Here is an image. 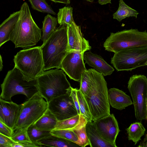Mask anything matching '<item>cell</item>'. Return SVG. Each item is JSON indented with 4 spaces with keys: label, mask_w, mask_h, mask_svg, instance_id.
<instances>
[{
    "label": "cell",
    "mask_w": 147,
    "mask_h": 147,
    "mask_svg": "<svg viewBox=\"0 0 147 147\" xmlns=\"http://www.w3.org/2000/svg\"><path fill=\"white\" fill-rule=\"evenodd\" d=\"M80 90L89 107L92 121L110 114L107 83L103 75L94 69H86L83 73Z\"/></svg>",
    "instance_id": "6da1fadb"
},
{
    "label": "cell",
    "mask_w": 147,
    "mask_h": 147,
    "mask_svg": "<svg viewBox=\"0 0 147 147\" xmlns=\"http://www.w3.org/2000/svg\"><path fill=\"white\" fill-rule=\"evenodd\" d=\"M20 11L19 19L11 33L9 40L15 48L25 49L36 45L41 39V30L33 19L26 2L22 5Z\"/></svg>",
    "instance_id": "7a4b0ae2"
},
{
    "label": "cell",
    "mask_w": 147,
    "mask_h": 147,
    "mask_svg": "<svg viewBox=\"0 0 147 147\" xmlns=\"http://www.w3.org/2000/svg\"><path fill=\"white\" fill-rule=\"evenodd\" d=\"M40 47L44 71L54 68L61 69L62 62L68 52L67 26L60 25Z\"/></svg>",
    "instance_id": "3957f363"
},
{
    "label": "cell",
    "mask_w": 147,
    "mask_h": 147,
    "mask_svg": "<svg viewBox=\"0 0 147 147\" xmlns=\"http://www.w3.org/2000/svg\"><path fill=\"white\" fill-rule=\"evenodd\" d=\"M0 98L11 101V98L19 94L29 99L38 92L36 80L30 79L15 67L9 71L1 84Z\"/></svg>",
    "instance_id": "277c9868"
},
{
    "label": "cell",
    "mask_w": 147,
    "mask_h": 147,
    "mask_svg": "<svg viewBox=\"0 0 147 147\" xmlns=\"http://www.w3.org/2000/svg\"><path fill=\"white\" fill-rule=\"evenodd\" d=\"M64 72L57 68L44 71L36 79L38 92L48 103L71 91L72 87Z\"/></svg>",
    "instance_id": "5b68a950"
},
{
    "label": "cell",
    "mask_w": 147,
    "mask_h": 147,
    "mask_svg": "<svg viewBox=\"0 0 147 147\" xmlns=\"http://www.w3.org/2000/svg\"><path fill=\"white\" fill-rule=\"evenodd\" d=\"M13 61L14 67L32 80H36L45 71L40 46L20 51L14 56Z\"/></svg>",
    "instance_id": "8992f818"
},
{
    "label": "cell",
    "mask_w": 147,
    "mask_h": 147,
    "mask_svg": "<svg viewBox=\"0 0 147 147\" xmlns=\"http://www.w3.org/2000/svg\"><path fill=\"white\" fill-rule=\"evenodd\" d=\"M103 46L105 50L114 53L125 49L147 47V32L131 29L111 33Z\"/></svg>",
    "instance_id": "52a82bcc"
},
{
    "label": "cell",
    "mask_w": 147,
    "mask_h": 147,
    "mask_svg": "<svg viewBox=\"0 0 147 147\" xmlns=\"http://www.w3.org/2000/svg\"><path fill=\"white\" fill-rule=\"evenodd\" d=\"M38 92L22 104L14 131L19 129H27L35 123L48 108V103Z\"/></svg>",
    "instance_id": "ba28073f"
},
{
    "label": "cell",
    "mask_w": 147,
    "mask_h": 147,
    "mask_svg": "<svg viewBox=\"0 0 147 147\" xmlns=\"http://www.w3.org/2000/svg\"><path fill=\"white\" fill-rule=\"evenodd\" d=\"M111 63L118 71H131L145 65L147 61V47L125 49L114 53Z\"/></svg>",
    "instance_id": "9c48e42d"
},
{
    "label": "cell",
    "mask_w": 147,
    "mask_h": 147,
    "mask_svg": "<svg viewBox=\"0 0 147 147\" xmlns=\"http://www.w3.org/2000/svg\"><path fill=\"white\" fill-rule=\"evenodd\" d=\"M128 88L132 98L135 116L141 121L147 120V78L144 75H134L130 77Z\"/></svg>",
    "instance_id": "30bf717a"
},
{
    "label": "cell",
    "mask_w": 147,
    "mask_h": 147,
    "mask_svg": "<svg viewBox=\"0 0 147 147\" xmlns=\"http://www.w3.org/2000/svg\"><path fill=\"white\" fill-rule=\"evenodd\" d=\"M84 53L75 50L69 51L61 65V69L70 79L80 82L83 73L87 69L84 62Z\"/></svg>",
    "instance_id": "8fae6325"
},
{
    "label": "cell",
    "mask_w": 147,
    "mask_h": 147,
    "mask_svg": "<svg viewBox=\"0 0 147 147\" xmlns=\"http://www.w3.org/2000/svg\"><path fill=\"white\" fill-rule=\"evenodd\" d=\"M71 92L54 98L48 103V109L58 121L67 119L78 114Z\"/></svg>",
    "instance_id": "7c38bea8"
},
{
    "label": "cell",
    "mask_w": 147,
    "mask_h": 147,
    "mask_svg": "<svg viewBox=\"0 0 147 147\" xmlns=\"http://www.w3.org/2000/svg\"><path fill=\"white\" fill-rule=\"evenodd\" d=\"M93 122L102 138L116 145L115 141L120 130L114 115L110 114Z\"/></svg>",
    "instance_id": "4fadbf2b"
},
{
    "label": "cell",
    "mask_w": 147,
    "mask_h": 147,
    "mask_svg": "<svg viewBox=\"0 0 147 147\" xmlns=\"http://www.w3.org/2000/svg\"><path fill=\"white\" fill-rule=\"evenodd\" d=\"M68 51L75 50L85 53L91 49L89 42L83 37L80 26L74 21L71 25L67 26Z\"/></svg>",
    "instance_id": "5bb4252c"
},
{
    "label": "cell",
    "mask_w": 147,
    "mask_h": 147,
    "mask_svg": "<svg viewBox=\"0 0 147 147\" xmlns=\"http://www.w3.org/2000/svg\"><path fill=\"white\" fill-rule=\"evenodd\" d=\"M21 106L22 104L0 98V120L14 130Z\"/></svg>",
    "instance_id": "9a60e30c"
},
{
    "label": "cell",
    "mask_w": 147,
    "mask_h": 147,
    "mask_svg": "<svg viewBox=\"0 0 147 147\" xmlns=\"http://www.w3.org/2000/svg\"><path fill=\"white\" fill-rule=\"evenodd\" d=\"M84 60L86 63L103 76L110 75L114 71L113 67L109 65L101 56L90 51L84 53Z\"/></svg>",
    "instance_id": "2e32d148"
},
{
    "label": "cell",
    "mask_w": 147,
    "mask_h": 147,
    "mask_svg": "<svg viewBox=\"0 0 147 147\" xmlns=\"http://www.w3.org/2000/svg\"><path fill=\"white\" fill-rule=\"evenodd\" d=\"M108 98L110 105L119 110H122L133 104L129 96L122 90L115 88L108 90Z\"/></svg>",
    "instance_id": "e0dca14e"
},
{
    "label": "cell",
    "mask_w": 147,
    "mask_h": 147,
    "mask_svg": "<svg viewBox=\"0 0 147 147\" xmlns=\"http://www.w3.org/2000/svg\"><path fill=\"white\" fill-rule=\"evenodd\" d=\"M87 134L91 147H117L102 138L93 121H88L86 126Z\"/></svg>",
    "instance_id": "ac0fdd59"
},
{
    "label": "cell",
    "mask_w": 147,
    "mask_h": 147,
    "mask_svg": "<svg viewBox=\"0 0 147 147\" xmlns=\"http://www.w3.org/2000/svg\"><path fill=\"white\" fill-rule=\"evenodd\" d=\"M20 14V10L14 12L0 24V47L10 40V35L19 19Z\"/></svg>",
    "instance_id": "d6986e66"
},
{
    "label": "cell",
    "mask_w": 147,
    "mask_h": 147,
    "mask_svg": "<svg viewBox=\"0 0 147 147\" xmlns=\"http://www.w3.org/2000/svg\"><path fill=\"white\" fill-rule=\"evenodd\" d=\"M87 121L82 114L61 121H58L55 129H77L86 125Z\"/></svg>",
    "instance_id": "ffe728a7"
},
{
    "label": "cell",
    "mask_w": 147,
    "mask_h": 147,
    "mask_svg": "<svg viewBox=\"0 0 147 147\" xmlns=\"http://www.w3.org/2000/svg\"><path fill=\"white\" fill-rule=\"evenodd\" d=\"M38 143L42 147H80L79 145L71 141L52 134L39 140Z\"/></svg>",
    "instance_id": "44dd1931"
},
{
    "label": "cell",
    "mask_w": 147,
    "mask_h": 147,
    "mask_svg": "<svg viewBox=\"0 0 147 147\" xmlns=\"http://www.w3.org/2000/svg\"><path fill=\"white\" fill-rule=\"evenodd\" d=\"M58 121L55 116L48 108L34 124L38 128L51 131L55 129Z\"/></svg>",
    "instance_id": "7402d4cb"
},
{
    "label": "cell",
    "mask_w": 147,
    "mask_h": 147,
    "mask_svg": "<svg viewBox=\"0 0 147 147\" xmlns=\"http://www.w3.org/2000/svg\"><path fill=\"white\" fill-rule=\"evenodd\" d=\"M57 18L49 14L45 17L42 22V34L41 39L45 43L57 30Z\"/></svg>",
    "instance_id": "603a6c76"
},
{
    "label": "cell",
    "mask_w": 147,
    "mask_h": 147,
    "mask_svg": "<svg viewBox=\"0 0 147 147\" xmlns=\"http://www.w3.org/2000/svg\"><path fill=\"white\" fill-rule=\"evenodd\" d=\"M126 130L128 140L132 141L135 145L141 140V138L144 134L146 129L141 122H136L131 123Z\"/></svg>",
    "instance_id": "cb8c5ba5"
},
{
    "label": "cell",
    "mask_w": 147,
    "mask_h": 147,
    "mask_svg": "<svg viewBox=\"0 0 147 147\" xmlns=\"http://www.w3.org/2000/svg\"><path fill=\"white\" fill-rule=\"evenodd\" d=\"M119 7L117 11L113 14V18L121 22L127 17H134L137 18L139 13L128 6L123 0L119 1Z\"/></svg>",
    "instance_id": "d4e9b609"
},
{
    "label": "cell",
    "mask_w": 147,
    "mask_h": 147,
    "mask_svg": "<svg viewBox=\"0 0 147 147\" xmlns=\"http://www.w3.org/2000/svg\"><path fill=\"white\" fill-rule=\"evenodd\" d=\"M51 131L45 130L36 127L34 124L28 128V134L31 142L37 147H42L38 144V141L43 138L52 135Z\"/></svg>",
    "instance_id": "484cf974"
},
{
    "label": "cell",
    "mask_w": 147,
    "mask_h": 147,
    "mask_svg": "<svg viewBox=\"0 0 147 147\" xmlns=\"http://www.w3.org/2000/svg\"><path fill=\"white\" fill-rule=\"evenodd\" d=\"M72 7L65 6L59 9L57 13L58 23L60 25H71L74 22Z\"/></svg>",
    "instance_id": "4316f807"
},
{
    "label": "cell",
    "mask_w": 147,
    "mask_h": 147,
    "mask_svg": "<svg viewBox=\"0 0 147 147\" xmlns=\"http://www.w3.org/2000/svg\"><path fill=\"white\" fill-rule=\"evenodd\" d=\"M77 94L81 114L88 121H92V115L84 95L79 89H77Z\"/></svg>",
    "instance_id": "83f0119b"
},
{
    "label": "cell",
    "mask_w": 147,
    "mask_h": 147,
    "mask_svg": "<svg viewBox=\"0 0 147 147\" xmlns=\"http://www.w3.org/2000/svg\"><path fill=\"white\" fill-rule=\"evenodd\" d=\"M28 0L33 9L43 13H47L54 15L56 14V13L46 0Z\"/></svg>",
    "instance_id": "f1b7e54d"
},
{
    "label": "cell",
    "mask_w": 147,
    "mask_h": 147,
    "mask_svg": "<svg viewBox=\"0 0 147 147\" xmlns=\"http://www.w3.org/2000/svg\"><path fill=\"white\" fill-rule=\"evenodd\" d=\"M51 132L53 135L68 140L79 145V144L78 139L73 130L68 129H54L51 131Z\"/></svg>",
    "instance_id": "f546056e"
},
{
    "label": "cell",
    "mask_w": 147,
    "mask_h": 147,
    "mask_svg": "<svg viewBox=\"0 0 147 147\" xmlns=\"http://www.w3.org/2000/svg\"><path fill=\"white\" fill-rule=\"evenodd\" d=\"M86 126L73 130L78 139L79 145L80 147H85L90 145L89 141L86 131Z\"/></svg>",
    "instance_id": "4dcf8cb0"
},
{
    "label": "cell",
    "mask_w": 147,
    "mask_h": 147,
    "mask_svg": "<svg viewBox=\"0 0 147 147\" xmlns=\"http://www.w3.org/2000/svg\"><path fill=\"white\" fill-rule=\"evenodd\" d=\"M27 129H19L16 130L11 138L15 142H31L28 136Z\"/></svg>",
    "instance_id": "1f68e13d"
},
{
    "label": "cell",
    "mask_w": 147,
    "mask_h": 147,
    "mask_svg": "<svg viewBox=\"0 0 147 147\" xmlns=\"http://www.w3.org/2000/svg\"><path fill=\"white\" fill-rule=\"evenodd\" d=\"M14 132L13 129L0 120V134L11 137Z\"/></svg>",
    "instance_id": "d6a6232c"
},
{
    "label": "cell",
    "mask_w": 147,
    "mask_h": 147,
    "mask_svg": "<svg viewBox=\"0 0 147 147\" xmlns=\"http://www.w3.org/2000/svg\"><path fill=\"white\" fill-rule=\"evenodd\" d=\"M15 142L10 137L0 134V147H12Z\"/></svg>",
    "instance_id": "836d02e7"
},
{
    "label": "cell",
    "mask_w": 147,
    "mask_h": 147,
    "mask_svg": "<svg viewBox=\"0 0 147 147\" xmlns=\"http://www.w3.org/2000/svg\"><path fill=\"white\" fill-rule=\"evenodd\" d=\"M77 88H71V95L73 99L74 105L77 110L78 114H81L79 108V102L77 94Z\"/></svg>",
    "instance_id": "e575fe53"
},
{
    "label": "cell",
    "mask_w": 147,
    "mask_h": 147,
    "mask_svg": "<svg viewBox=\"0 0 147 147\" xmlns=\"http://www.w3.org/2000/svg\"><path fill=\"white\" fill-rule=\"evenodd\" d=\"M35 147L37 146L31 142H15L12 145V147Z\"/></svg>",
    "instance_id": "d590c367"
},
{
    "label": "cell",
    "mask_w": 147,
    "mask_h": 147,
    "mask_svg": "<svg viewBox=\"0 0 147 147\" xmlns=\"http://www.w3.org/2000/svg\"><path fill=\"white\" fill-rule=\"evenodd\" d=\"M138 147H147V132L143 140L141 142Z\"/></svg>",
    "instance_id": "8d00e7d4"
},
{
    "label": "cell",
    "mask_w": 147,
    "mask_h": 147,
    "mask_svg": "<svg viewBox=\"0 0 147 147\" xmlns=\"http://www.w3.org/2000/svg\"><path fill=\"white\" fill-rule=\"evenodd\" d=\"M55 3H61L65 4L66 5L69 4L70 3L69 0H50Z\"/></svg>",
    "instance_id": "74e56055"
},
{
    "label": "cell",
    "mask_w": 147,
    "mask_h": 147,
    "mask_svg": "<svg viewBox=\"0 0 147 147\" xmlns=\"http://www.w3.org/2000/svg\"><path fill=\"white\" fill-rule=\"evenodd\" d=\"M111 0H98V3L101 5L106 4L108 3H111Z\"/></svg>",
    "instance_id": "f35d334b"
},
{
    "label": "cell",
    "mask_w": 147,
    "mask_h": 147,
    "mask_svg": "<svg viewBox=\"0 0 147 147\" xmlns=\"http://www.w3.org/2000/svg\"><path fill=\"white\" fill-rule=\"evenodd\" d=\"M3 61L1 55H0V71H1L3 69Z\"/></svg>",
    "instance_id": "ab89813d"
},
{
    "label": "cell",
    "mask_w": 147,
    "mask_h": 147,
    "mask_svg": "<svg viewBox=\"0 0 147 147\" xmlns=\"http://www.w3.org/2000/svg\"><path fill=\"white\" fill-rule=\"evenodd\" d=\"M146 111L147 112V99L146 100Z\"/></svg>",
    "instance_id": "60d3db41"
},
{
    "label": "cell",
    "mask_w": 147,
    "mask_h": 147,
    "mask_svg": "<svg viewBox=\"0 0 147 147\" xmlns=\"http://www.w3.org/2000/svg\"><path fill=\"white\" fill-rule=\"evenodd\" d=\"M147 65V61L146 62V63L145 64V65Z\"/></svg>",
    "instance_id": "b9f144b4"
}]
</instances>
